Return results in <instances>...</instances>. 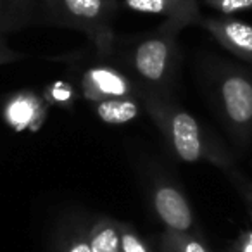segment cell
I'll list each match as a JSON object with an SVG mask.
<instances>
[{"instance_id": "obj_5", "label": "cell", "mask_w": 252, "mask_h": 252, "mask_svg": "<svg viewBox=\"0 0 252 252\" xmlns=\"http://www.w3.org/2000/svg\"><path fill=\"white\" fill-rule=\"evenodd\" d=\"M151 202L156 216L166 230L190 231L193 226V213L185 193L173 180L156 176L151 182Z\"/></svg>"}, {"instance_id": "obj_19", "label": "cell", "mask_w": 252, "mask_h": 252, "mask_svg": "<svg viewBox=\"0 0 252 252\" xmlns=\"http://www.w3.org/2000/svg\"><path fill=\"white\" fill-rule=\"evenodd\" d=\"M224 252H252V228L242 230Z\"/></svg>"}, {"instance_id": "obj_2", "label": "cell", "mask_w": 252, "mask_h": 252, "mask_svg": "<svg viewBox=\"0 0 252 252\" xmlns=\"http://www.w3.org/2000/svg\"><path fill=\"white\" fill-rule=\"evenodd\" d=\"M206 76L221 123L235 144L244 147L252 137V74L244 67L214 61Z\"/></svg>"}, {"instance_id": "obj_12", "label": "cell", "mask_w": 252, "mask_h": 252, "mask_svg": "<svg viewBox=\"0 0 252 252\" xmlns=\"http://www.w3.org/2000/svg\"><path fill=\"white\" fill-rule=\"evenodd\" d=\"M92 252H121L119 221L107 216H98L88 230Z\"/></svg>"}, {"instance_id": "obj_6", "label": "cell", "mask_w": 252, "mask_h": 252, "mask_svg": "<svg viewBox=\"0 0 252 252\" xmlns=\"http://www.w3.org/2000/svg\"><path fill=\"white\" fill-rule=\"evenodd\" d=\"M140 83L128 73L109 64H95L81 73L80 92L88 102L137 95Z\"/></svg>"}, {"instance_id": "obj_21", "label": "cell", "mask_w": 252, "mask_h": 252, "mask_svg": "<svg viewBox=\"0 0 252 252\" xmlns=\"http://www.w3.org/2000/svg\"><path fill=\"white\" fill-rule=\"evenodd\" d=\"M23 2H26V4L32 5V7L36 11V14L40 16V11H42V7L49 2V0H23Z\"/></svg>"}, {"instance_id": "obj_7", "label": "cell", "mask_w": 252, "mask_h": 252, "mask_svg": "<svg viewBox=\"0 0 252 252\" xmlns=\"http://www.w3.org/2000/svg\"><path fill=\"white\" fill-rule=\"evenodd\" d=\"M126 9L140 14L162 16V25L182 32L185 26L199 25L200 9L197 0H123Z\"/></svg>"}, {"instance_id": "obj_11", "label": "cell", "mask_w": 252, "mask_h": 252, "mask_svg": "<svg viewBox=\"0 0 252 252\" xmlns=\"http://www.w3.org/2000/svg\"><path fill=\"white\" fill-rule=\"evenodd\" d=\"M38 23V14L23 0H0V35L19 32L26 26Z\"/></svg>"}, {"instance_id": "obj_15", "label": "cell", "mask_w": 252, "mask_h": 252, "mask_svg": "<svg viewBox=\"0 0 252 252\" xmlns=\"http://www.w3.org/2000/svg\"><path fill=\"white\" fill-rule=\"evenodd\" d=\"M42 97L49 107L57 105V107L69 109L76 100V92H74L73 85L67 81H54L43 90Z\"/></svg>"}, {"instance_id": "obj_10", "label": "cell", "mask_w": 252, "mask_h": 252, "mask_svg": "<svg viewBox=\"0 0 252 252\" xmlns=\"http://www.w3.org/2000/svg\"><path fill=\"white\" fill-rule=\"evenodd\" d=\"M92 109L97 114L98 119L111 126L126 125V123L137 119L140 114L145 112L144 102L140 97V90L137 95H128V97L118 98H105V100L90 102Z\"/></svg>"}, {"instance_id": "obj_17", "label": "cell", "mask_w": 252, "mask_h": 252, "mask_svg": "<svg viewBox=\"0 0 252 252\" xmlns=\"http://www.w3.org/2000/svg\"><path fill=\"white\" fill-rule=\"evenodd\" d=\"M224 173H226V176L230 178L231 185L237 189L238 195L244 200L245 207H247L249 214H251V218H252V182L240 171V169L235 168V166H231V168L226 169Z\"/></svg>"}, {"instance_id": "obj_13", "label": "cell", "mask_w": 252, "mask_h": 252, "mask_svg": "<svg viewBox=\"0 0 252 252\" xmlns=\"http://www.w3.org/2000/svg\"><path fill=\"white\" fill-rule=\"evenodd\" d=\"M88 230L90 224H87V221H67L57 233L52 252H92Z\"/></svg>"}, {"instance_id": "obj_20", "label": "cell", "mask_w": 252, "mask_h": 252, "mask_svg": "<svg viewBox=\"0 0 252 252\" xmlns=\"http://www.w3.org/2000/svg\"><path fill=\"white\" fill-rule=\"evenodd\" d=\"M21 59H25V54L18 52V50H12L11 47L7 45L5 35H0V66H2V64L16 63V61H21Z\"/></svg>"}, {"instance_id": "obj_8", "label": "cell", "mask_w": 252, "mask_h": 252, "mask_svg": "<svg viewBox=\"0 0 252 252\" xmlns=\"http://www.w3.org/2000/svg\"><path fill=\"white\" fill-rule=\"evenodd\" d=\"M47 111V102L35 92H16L2 104V119L16 131H35L45 123Z\"/></svg>"}, {"instance_id": "obj_18", "label": "cell", "mask_w": 252, "mask_h": 252, "mask_svg": "<svg viewBox=\"0 0 252 252\" xmlns=\"http://www.w3.org/2000/svg\"><path fill=\"white\" fill-rule=\"evenodd\" d=\"M204 2L223 16H233L238 12L252 11V0H204Z\"/></svg>"}, {"instance_id": "obj_14", "label": "cell", "mask_w": 252, "mask_h": 252, "mask_svg": "<svg viewBox=\"0 0 252 252\" xmlns=\"http://www.w3.org/2000/svg\"><path fill=\"white\" fill-rule=\"evenodd\" d=\"M161 252H211L202 240L189 231L164 230L159 237Z\"/></svg>"}, {"instance_id": "obj_4", "label": "cell", "mask_w": 252, "mask_h": 252, "mask_svg": "<svg viewBox=\"0 0 252 252\" xmlns=\"http://www.w3.org/2000/svg\"><path fill=\"white\" fill-rule=\"evenodd\" d=\"M175 28L161 25L158 32L140 38L128 56V64L138 83L159 94H171L178 71V43Z\"/></svg>"}, {"instance_id": "obj_9", "label": "cell", "mask_w": 252, "mask_h": 252, "mask_svg": "<svg viewBox=\"0 0 252 252\" xmlns=\"http://www.w3.org/2000/svg\"><path fill=\"white\" fill-rule=\"evenodd\" d=\"M199 25L230 54L252 63V25L231 16L200 18Z\"/></svg>"}, {"instance_id": "obj_16", "label": "cell", "mask_w": 252, "mask_h": 252, "mask_svg": "<svg viewBox=\"0 0 252 252\" xmlns=\"http://www.w3.org/2000/svg\"><path fill=\"white\" fill-rule=\"evenodd\" d=\"M119 233H121V252H152L147 242L131 224L119 221Z\"/></svg>"}, {"instance_id": "obj_1", "label": "cell", "mask_w": 252, "mask_h": 252, "mask_svg": "<svg viewBox=\"0 0 252 252\" xmlns=\"http://www.w3.org/2000/svg\"><path fill=\"white\" fill-rule=\"evenodd\" d=\"M140 97L145 112L156 123L166 145L176 159L185 162H209L221 171L233 166V158L204 131L195 118L187 112L171 94H159L140 85Z\"/></svg>"}, {"instance_id": "obj_3", "label": "cell", "mask_w": 252, "mask_h": 252, "mask_svg": "<svg viewBox=\"0 0 252 252\" xmlns=\"http://www.w3.org/2000/svg\"><path fill=\"white\" fill-rule=\"evenodd\" d=\"M116 12V0H49L40 11L38 23L78 30L102 56H109L114 49L112 21Z\"/></svg>"}]
</instances>
